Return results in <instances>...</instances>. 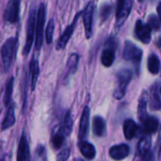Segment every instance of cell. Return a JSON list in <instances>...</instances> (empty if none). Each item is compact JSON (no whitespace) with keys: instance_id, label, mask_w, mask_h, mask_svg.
I'll return each mask as SVG.
<instances>
[{"instance_id":"obj_1","label":"cell","mask_w":161,"mask_h":161,"mask_svg":"<svg viewBox=\"0 0 161 161\" xmlns=\"http://www.w3.org/2000/svg\"><path fill=\"white\" fill-rule=\"evenodd\" d=\"M18 48V38L10 37L8 38L1 47V60H2V72L7 73L16 57V52Z\"/></svg>"},{"instance_id":"obj_2","label":"cell","mask_w":161,"mask_h":161,"mask_svg":"<svg viewBox=\"0 0 161 161\" xmlns=\"http://www.w3.org/2000/svg\"><path fill=\"white\" fill-rule=\"evenodd\" d=\"M45 19H46V4L41 3L37 10V19H36V35H35L36 50H40L43 42Z\"/></svg>"},{"instance_id":"obj_3","label":"cell","mask_w":161,"mask_h":161,"mask_svg":"<svg viewBox=\"0 0 161 161\" xmlns=\"http://www.w3.org/2000/svg\"><path fill=\"white\" fill-rule=\"evenodd\" d=\"M123 58L127 61H131L136 67L137 74H139L140 65H141L142 58V50L139 48L132 42L126 41L125 43V47H124Z\"/></svg>"},{"instance_id":"obj_4","label":"cell","mask_w":161,"mask_h":161,"mask_svg":"<svg viewBox=\"0 0 161 161\" xmlns=\"http://www.w3.org/2000/svg\"><path fill=\"white\" fill-rule=\"evenodd\" d=\"M36 19H37V10L36 8H32L29 11L27 23H26L25 43L23 49L24 56H27L31 50V46L34 41V34L36 32Z\"/></svg>"},{"instance_id":"obj_5","label":"cell","mask_w":161,"mask_h":161,"mask_svg":"<svg viewBox=\"0 0 161 161\" xmlns=\"http://www.w3.org/2000/svg\"><path fill=\"white\" fill-rule=\"evenodd\" d=\"M132 79V72L128 69H122L117 73V87L114 92V98L121 100L125 95L127 87Z\"/></svg>"},{"instance_id":"obj_6","label":"cell","mask_w":161,"mask_h":161,"mask_svg":"<svg viewBox=\"0 0 161 161\" xmlns=\"http://www.w3.org/2000/svg\"><path fill=\"white\" fill-rule=\"evenodd\" d=\"M133 6V0H118L116 10V27L120 28L128 18Z\"/></svg>"},{"instance_id":"obj_7","label":"cell","mask_w":161,"mask_h":161,"mask_svg":"<svg viewBox=\"0 0 161 161\" xmlns=\"http://www.w3.org/2000/svg\"><path fill=\"white\" fill-rule=\"evenodd\" d=\"M20 0H9L4 11V21L8 24L14 25L19 21Z\"/></svg>"},{"instance_id":"obj_8","label":"cell","mask_w":161,"mask_h":161,"mask_svg":"<svg viewBox=\"0 0 161 161\" xmlns=\"http://www.w3.org/2000/svg\"><path fill=\"white\" fill-rule=\"evenodd\" d=\"M94 3L93 1H90L86 6L85 9L82 11L83 24L85 28V34L87 39H91L92 35V23H93V13H94Z\"/></svg>"},{"instance_id":"obj_9","label":"cell","mask_w":161,"mask_h":161,"mask_svg":"<svg viewBox=\"0 0 161 161\" xmlns=\"http://www.w3.org/2000/svg\"><path fill=\"white\" fill-rule=\"evenodd\" d=\"M81 14H82V11L78 12V13L75 15L74 21L65 28V30L63 31V33L61 34V36L59 37V39H58V42H57V46H56V49H57V50H63V49L66 47L68 42L70 41V39H71V37H72L74 31H75V28L77 20H78V18H79V16H80Z\"/></svg>"},{"instance_id":"obj_10","label":"cell","mask_w":161,"mask_h":161,"mask_svg":"<svg viewBox=\"0 0 161 161\" xmlns=\"http://www.w3.org/2000/svg\"><path fill=\"white\" fill-rule=\"evenodd\" d=\"M135 34L142 43H149L152 39V28L148 24H144L142 20H138L135 25Z\"/></svg>"},{"instance_id":"obj_11","label":"cell","mask_w":161,"mask_h":161,"mask_svg":"<svg viewBox=\"0 0 161 161\" xmlns=\"http://www.w3.org/2000/svg\"><path fill=\"white\" fill-rule=\"evenodd\" d=\"M90 108L86 106L83 109L80 123H79V131H78V140L79 141H85V139L88 137L89 133V126H90Z\"/></svg>"},{"instance_id":"obj_12","label":"cell","mask_w":161,"mask_h":161,"mask_svg":"<svg viewBox=\"0 0 161 161\" xmlns=\"http://www.w3.org/2000/svg\"><path fill=\"white\" fill-rule=\"evenodd\" d=\"M115 45L111 41H108L105 49L101 54V63L105 67H110L115 60Z\"/></svg>"},{"instance_id":"obj_13","label":"cell","mask_w":161,"mask_h":161,"mask_svg":"<svg viewBox=\"0 0 161 161\" xmlns=\"http://www.w3.org/2000/svg\"><path fill=\"white\" fill-rule=\"evenodd\" d=\"M109 156L112 159L116 161H121L126 158L130 154V147L127 144L122 143L114 145L109 149Z\"/></svg>"},{"instance_id":"obj_14","label":"cell","mask_w":161,"mask_h":161,"mask_svg":"<svg viewBox=\"0 0 161 161\" xmlns=\"http://www.w3.org/2000/svg\"><path fill=\"white\" fill-rule=\"evenodd\" d=\"M16 161H30V150H29L28 142H27L26 136L25 133L22 134L20 142H19Z\"/></svg>"},{"instance_id":"obj_15","label":"cell","mask_w":161,"mask_h":161,"mask_svg":"<svg viewBox=\"0 0 161 161\" xmlns=\"http://www.w3.org/2000/svg\"><path fill=\"white\" fill-rule=\"evenodd\" d=\"M29 75H30V83H31V90L34 91L39 79L40 75V65H39V60L35 58L32 57L30 63H29Z\"/></svg>"},{"instance_id":"obj_16","label":"cell","mask_w":161,"mask_h":161,"mask_svg":"<svg viewBox=\"0 0 161 161\" xmlns=\"http://www.w3.org/2000/svg\"><path fill=\"white\" fill-rule=\"evenodd\" d=\"M141 123L142 124V131L144 132V134H147V135H151V134L157 132V130L159 126L158 120L156 117L150 116V115H148Z\"/></svg>"},{"instance_id":"obj_17","label":"cell","mask_w":161,"mask_h":161,"mask_svg":"<svg viewBox=\"0 0 161 161\" xmlns=\"http://www.w3.org/2000/svg\"><path fill=\"white\" fill-rule=\"evenodd\" d=\"M78 147L82 156L86 158L88 160H92L95 158L96 150H95V147L91 142L87 141H79Z\"/></svg>"},{"instance_id":"obj_18","label":"cell","mask_w":161,"mask_h":161,"mask_svg":"<svg viewBox=\"0 0 161 161\" xmlns=\"http://www.w3.org/2000/svg\"><path fill=\"white\" fill-rule=\"evenodd\" d=\"M92 131L97 137H104L107 133V125L103 117L97 115L92 120Z\"/></svg>"},{"instance_id":"obj_19","label":"cell","mask_w":161,"mask_h":161,"mask_svg":"<svg viewBox=\"0 0 161 161\" xmlns=\"http://www.w3.org/2000/svg\"><path fill=\"white\" fill-rule=\"evenodd\" d=\"M139 130L138 125L131 119H127L124 123V134L126 140H133Z\"/></svg>"},{"instance_id":"obj_20","label":"cell","mask_w":161,"mask_h":161,"mask_svg":"<svg viewBox=\"0 0 161 161\" xmlns=\"http://www.w3.org/2000/svg\"><path fill=\"white\" fill-rule=\"evenodd\" d=\"M15 123V109H14V104L10 103L8 106V109H7V113L6 116L4 118V121L2 123V130H6L10 128Z\"/></svg>"},{"instance_id":"obj_21","label":"cell","mask_w":161,"mask_h":161,"mask_svg":"<svg viewBox=\"0 0 161 161\" xmlns=\"http://www.w3.org/2000/svg\"><path fill=\"white\" fill-rule=\"evenodd\" d=\"M147 104H148V94L146 92H143L139 100L138 106V116L141 122H142L147 116Z\"/></svg>"},{"instance_id":"obj_22","label":"cell","mask_w":161,"mask_h":161,"mask_svg":"<svg viewBox=\"0 0 161 161\" xmlns=\"http://www.w3.org/2000/svg\"><path fill=\"white\" fill-rule=\"evenodd\" d=\"M78 61H79V56L76 53H73L70 55L66 63V69H65V74H64L65 77H68L69 75L76 72Z\"/></svg>"},{"instance_id":"obj_23","label":"cell","mask_w":161,"mask_h":161,"mask_svg":"<svg viewBox=\"0 0 161 161\" xmlns=\"http://www.w3.org/2000/svg\"><path fill=\"white\" fill-rule=\"evenodd\" d=\"M151 146H152V138L151 135L145 134L139 142L138 143V152L141 157L145 155L146 153L151 151Z\"/></svg>"},{"instance_id":"obj_24","label":"cell","mask_w":161,"mask_h":161,"mask_svg":"<svg viewBox=\"0 0 161 161\" xmlns=\"http://www.w3.org/2000/svg\"><path fill=\"white\" fill-rule=\"evenodd\" d=\"M65 139H66V135L61 131L60 128H58L53 133L51 137V144L55 149H59L64 144Z\"/></svg>"},{"instance_id":"obj_25","label":"cell","mask_w":161,"mask_h":161,"mask_svg":"<svg viewBox=\"0 0 161 161\" xmlns=\"http://www.w3.org/2000/svg\"><path fill=\"white\" fill-rule=\"evenodd\" d=\"M147 66H148V70L151 74L153 75H158L159 73L160 70V61L158 57L156 54H151L148 57L147 59Z\"/></svg>"},{"instance_id":"obj_26","label":"cell","mask_w":161,"mask_h":161,"mask_svg":"<svg viewBox=\"0 0 161 161\" xmlns=\"http://www.w3.org/2000/svg\"><path fill=\"white\" fill-rule=\"evenodd\" d=\"M13 84H14V77L11 76L7 81L5 86V92H4V104L5 106H8L11 103V96L13 92Z\"/></svg>"},{"instance_id":"obj_27","label":"cell","mask_w":161,"mask_h":161,"mask_svg":"<svg viewBox=\"0 0 161 161\" xmlns=\"http://www.w3.org/2000/svg\"><path fill=\"white\" fill-rule=\"evenodd\" d=\"M59 128L66 135V137L70 136V134L72 133V130H73V118H72V114H71L70 110L66 112L64 120H63V124Z\"/></svg>"},{"instance_id":"obj_28","label":"cell","mask_w":161,"mask_h":161,"mask_svg":"<svg viewBox=\"0 0 161 161\" xmlns=\"http://www.w3.org/2000/svg\"><path fill=\"white\" fill-rule=\"evenodd\" d=\"M33 161H48L47 159V152L46 148L42 144H39L35 149V154Z\"/></svg>"},{"instance_id":"obj_29","label":"cell","mask_w":161,"mask_h":161,"mask_svg":"<svg viewBox=\"0 0 161 161\" xmlns=\"http://www.w3.org/2000/svg\"><path fill=\"white\" fill-rule=\"evenodd\" d=\"M54 30H55V22L53 19H50L47 24L46 30H45V41H46L47 44H50L53 42Z\"/></svg>"},{"instance_id":"obj_30","label":"cell","mask_w":161,"mask_h":161,"mask_svg":"<svg viewBox=\"0 0 161 161\" xmlns=\"http://www.w3.org/2000/svg\"><path fill=\"white\" fill-rule=\"evenodd\" d=\"M150 102H151V108L155 110H158L161 108V100L156 91L153 90L152 92V94H151V99H150Z\"/></svg>"},{"instance_id":"obj_31","label":"cell","mask_w":161,"mask_h":161,"mask_svg":"<svg viewBox=\"0 0 161 161\" xmlns=\"http://www.w3.org/2000/svg\"><path fill=\"white\" fill-rule=\"evenodd\" d=\"M111 5L109 4H105L102 6L101 8V10H100V16H101V19L102 21H106L108 17H109V14L111 13Z\"/></svg>"},{"instance_id":"obj_32","label":"cell","mask_w":161,"mask_h":161,"mask_svg":"<svg viewBox=\"0 0 161 161\" xmlns=\"http://www.w3.org/2000/svg\"><path fill=\"white\" fill-rule=\"evenodd\" d=\"M148 25H149V26L151 28H154L155 30H158L160 27V20L156 15L152 14V15H150V17L148 19Z\"/></svg>"},{"instance_id":"obj_33","label":"cell","mask_w":161,"mask_h":161,"mask_svg":"<svg viewBox=\"0 0 161 161\" xmlns=\"http://www.w3.org/2000/svg\"><path fill=\"white\" fill-rule=\"evenodd\" d=\"M71 155V150L69 148H65L62 151L59 152V154L57 157V161H67L70 158Z\"/></svg>"},{"instance_id":"obj_34","label":"cell","mask_w":161,"mask_h":161,"mask_svg":"<svg viewBox=\"0 0 161 161\" xmlns=\"http://www.w3.org/2000/svg\"><path fill=\"white\" fill-rule=\"evenodd\" d=\"M142 161H156V158H155V155L154 153L152 152V150L148 153H146L145 155H143L142 157H141Z\"/></svg>"},{"instance_id":"obj_35","label":"cell","mask_w":161,"mask_h":161,"mask_svg":"<svg viewBox=\"0 0 161 161\" xmlns=\"http://www.w3.org/2000/svg\"><path fill=\"white\" fill-rule=\"evenodd\" d=\"M157 10H158V16H159V20H160L161 22V3L158 4V8H157Z\"/></svg>"},{"instance_id":"obj_36","label":"cell","mask_w":161,"mask_h":161,"mask_svg":"<svg viewBox=\"0 0 161 161\" xmlns=\"http://www.w3.org/2000/svg\"><path fill=\"white\" fill-rule=\"evenodd\" d=\"M157 44L158 45V47H160L161 48V37L158 39V42H157Z\"/></svg>"},{"instance_id":"obj_37","label":"cell","mask_w":161,"mask_h":161,"mask_svg":"<svg viewBox=\"0 0 161 161\" xmlns=\"http://www.w3.org/2000/svg\"><path fill=\"white\" fill-rule=\"evenodd\" d=\"M74 161H85V160H83V159H81V158H75Z\"/></svg>"},{"instance_id":"obj_38","label":"cell","mask_w":161,"mask_h":161,"mask_svg":"<svg viewBox=\"0 0 161 161\" xmlns=\"http://www.w3.org/2000/svg\"><path fill=\"white\" fill-rule=\"evenodd\" d=\"M0 161H4V159H2V158H0Z\"/></svg>"},{"instance_id":"obj_39","label":"cell","mask_w":161,"mask_h":161,"mask_svg":"<svg viewBox=\"0 0 161 161\" xmlns=\"http://www.w3.org/2000/svg\"><path fill=\"white\" fill-rule=\"evenodd\" d=\"M160 94H161V88H160Z\"/></svg>"},{"instance_id":"obj_40","label":"cell","mask_w":161,"mask_h":161,"mask_svg":"<svg viewBox=\"0 0 161 161\" xmlns=\"http://www.w3.org/2000/svg\"><path fill=\"white\" fill-rule=\"evenodd\" d=\"M139 1H142V0H139Z\"/></svg>"},{"instance_id":"obj_41","label":"cell","mask_w":161,"mask_h":161,"mask_svg":"<svg viewBox=\"0 0 161 161\" xmlns=\"http://www.w3.org/2000/svg\"><path fill=\"white\" fill-rule=\"evenodd\" d=\"M160 153H161V150H160Z\"/></svg>"},{"instance_id":"obj_42","label":"cell","mask_w":161,"mask_h":161,"mask_svg":"<svg viewBox=\"0 0 161 161\" xmlns=\"http://www.w3.org/2000/svg\"><path fill=\"white\" fill-rule=\"evenodd\" d=\"M160 150H161V147H160Z\"/></svg>"}]
</instances>
